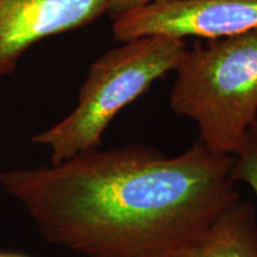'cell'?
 Segmentation results:
<instances>
[{
	"mask_svg": "<svg viewBox=\"0 0 257 257\" xmlns=\"http://www.w3.org/2000/svg\"><path fill=\"white\" fill-rule=\"evenodd\" d=\"M233 156L200 141L168 157L143 144L0 173L47 243L86 257H173L239 194Z\"/></svg>",
	"mask_w": 257,
	"mask_h": 257,
	"instance_id": "obj_1",
	"label": "cell"
},
{
	"mask_svg": "<svg viewBox=\"0 0 257 257\" xmlns=\"http://www.w3.org/2000/svg\"><path fill=\"white\" fill-rule=\"evenodd\" d=\"M233 181L249 186L257 197V120L250 125L243 146L233 156Z\"/></svg>",
	"mask_w": 257,
	"mask_h": 257,
	"instance_id": "obj_7",
	"label": "cell"
},
{
	"mask_svg": "<svg viewBox=\"0 0 257 257\" xmlns=\"http://www.w3.org/2000/svg\"><path fill=\"white\" fill-rule=\"evenodd\" d=\"M156 2H166V0H108L107 14L112 19H115L131 10Z\"/></svg>",
	"mask_w": 257,
	"mask_h": 257,
	"instance_id": "obj_8",
	"label": "cell"
},
{
	"mask_svg": "<svg viewBox=\"0 0 257 257\" xmlns=\"http://www.w3.org/2000/svg\"><path fill=\"white\" fill-rule=\"evenodd\" d=\"M186 48L181 38L148 35L107 50L89 67L76 107L49 130L32 136L31 142L49 148L51 165L100 148L102 135L117 114L174 72Z\"/></svg>",
	"mask_w": 257,
	"mask_h": 257,
	"instance_id": "obj_3",
	"label": "cell"
},
{
	"mask_svg": "<svg viewBox=\"0 0 257 257\" xmlns=\"http://www.w3.org/2000/svg\"><path fill=\"white\" fill-rule=\"evenodd\" d=\"M257 29V0H166L131 10L113 19L117 42L148 35L185 40L232 36Z\"/></svg>",
	"mask_w": 257,
	"mask_h": 257,
	"instance_id": "obj_4",
	"label": "cell"
},
{
	"mask_svg": "<svg viewBox=\"0 0 257 257\" xmlns=\"http://www.w3.org/2000/svg\"><path fill=\"white\" fill-rule=\"evenodd\" d=\"M0 257H27L24 255H18V253H6V252H0Z\"/></svg>",
	"mask_w": 257,
	"mask_h": 257,
	"instance_id": "obj_9",
	"label": "cell"
},
{
	"mask_svg": "<svg viewBox=\"0 0 257 257\" xmlns=\"http://www.w3.org/2000/svg\"><path fill=\"white\" fill-rule=\"evenodd\" d=\"M107 8L108 0H0V79L35 43L86 27Z\"/></svg>",
	"mask_w": 257,
	"mask_h": 257,
	"instance_id": "obj_5",
	"label": "cell"
},
{
	"mask_svg": "<svg viewBox=\"0 0 257 257\" xmlns=\"http://www.w3.org/2000/svg\"><path fill=\"white\" fill-rule=\"evenodd\" d=\"M0 136H2V133H0Z\"/></svg>",
	"mask_w": 257,
	"mask_h": 257,
	"instance_id": "obj_10",
	"label": "cell"
},
{
	"mask_svg": "<svg viewBox=\"0 0 257 257\" xmlns=\"http://www.w3.org/2000/svg\"><path fill=\"white\" fill-rule=\"evenodd\" d=\"M206 41L176 64L169 106L195 121L205 147L234 156L257 120V29Z\"/></svg>",
	"mask_w": 257,
	"mask_h": 257,
	"instance_id": "obj_2",
	"label": "cell"
},
{
	"mask_svg": "<svg viewBox=\"0 0 257 257\" xmlns=\"http://www.w3.org/2000/svg\"><path fill=\"white\" fill-rule=\"evenodd\" d=\"M173 257H257L251 202L237 195L204 233Z\"/></svg>",
	"mask_w": 257,
	"mask_h": 257,
	"instance_id": "obj_6",
	"label": "cell"
}]
</instances>
